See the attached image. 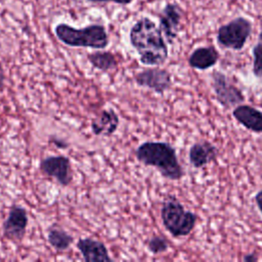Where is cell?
I'll list each match as a JSON object with an SVG mask.
<instances>
[{
  "label": "cell",
  "instance_id": "obj_5",
  "mask_svg": "<svg viewBox=\"0 0 262 262\" xmlns=\"http://www.w3.org/2000/svg\"><path fill=\"white\" fill-rule=\"evenodd\" d=\"M253 25L250 19L237 16L225 25L219 27L217 31V42L220 47L242 50L252 34Z\"/></svg>",
  "mask_w": 262,
  "mask_h": 262
},
{
  "label": "cell",
  "instance_id": "obj_2",
  "mask_svg": "<svg viewBox=\"0 0 262 262\" xmlns=\"http://www.w3.org/2000/svg\"><path fill=\"white\" fill-rule=\"evenodd\" d=\"M134 154L138 162L155 167L166 179L179 180L184 175L176 149L168 142L144 141L136 147Z\"/></svg>",
  "mask_w": 262,
  "mask_h": 262
},
{
  "label": "cell",
  "instance_id": "obj_21",
  "mask_svg": "<svg viewBox=\"0 0 262 262\" xmlns=\"http://www.w3.org/2000/svg\"><path fill=\"white\" fill-rule=\"evenodd\" d=\"M242 260H243L244 262H256V261L259 260V257H258V254H257V253L253 252V253L246 254V255L242 258Z\"/></svg>",
  "mask_w": 262,
  "mask_h": 262
},
{
  "label": "cell",
  "instance_id": "obj_23",
  "mask_svg": "<svg viewBox=\"0 0 262 262\" xmlns=\"http://www.w3.org/2000/svg\"><path fill=\"white\" fill-rule=\"evenodd\" d=\"M255 202H256V205L260 211V213L262 214V189L259 190L256 194H255Z\"/></svg>",
  "mask_w": 262,
  "mask_h": 262
},
{
  "label": "cell",
  "instance_id": "obj_25",
  "mask_svg": "<svg viewBox=\"0 0 262 262\" xmlns=\"http://www.w3.org/2000/svg\"><path fill=\"white\" fill-rule=\"evenodd\" d=\"M2 1H3V0H0V2H2Z\"/></svg>",
  "mask_w": 262,
  "mask_h": 262
},
{
  "label": "cell",
  "instance_id": "obj_3",
  "mask_svg": "<svg viewBox=\"0 0 262 262\" xmlns=\"http://www.w3.org/2000/svg\"><path fill=\"white\" fill-rule=\"evenodd\" d=\"M54 34L61 43L70 47L104 49L110 43L106 29L101 24H91L77 29L59 23L54 27Z\"/></svg>",
  "mask_w": 262,
  "mask_h": 262
},
{
  "label": "cell",
  "instance_id": "obj_7",
  "mask_svg": "<svg viewBox=\"0 0 262 262\" xmlns=\"http://www.w3.org/2000/svg\"><path fill=\"white\" fill-rule=\"evenodd\" d=\"M40 171L54 178L61 186H68L73 180L71 160L66 156H49L40 161Z\"/></svg>",
  "mask_w": 262,
  "mask_h": 262
},
{
  "label": "cell",
  "instance_id": "obj_15",
  "mask_svg": "<svg viewBox=\"0 0 262 262\" xmlns=\"http://www.w3.org/2000/svg\"><path fill=\"white\" fill-rule=\"evenodd\" d=\"M119 117L113 110H103L91 122V131L94 135L108 137L113 135L119 127Z\"/></svg>",
  "mask_w": 262,
  "mask_h": 262
},
{
  "label": "cell",
  "instance_id": "obj_18",
  "mask_svg": "<svg viewBox=\"0 0 262 262\" xmlns=\"http://www.w3.org/2000/svg\"><path fill=\"white\" fill-rule=\"evenodd\" d=\"M253 74L256 78H262V30L258 35L256 45L253 47Z\"/></svg>",
  "mask_w": 262,
  "mask_h": 262
},
{
  "label": "cell",
  "instance_id": "obj_20",
  "mask_svg": "<svg viewBox=\"0 0 262 262\" xmlns=\"http://www.w3.org/2000/svg\"><path fill=\"white\" fill-rule=\"evenodd\" d=\"M89 3H116L120 5H129L134 0H85Z\"/></svg>",
  "mask_w": 262,
  "mask_h": 262
},
{
  "label": "cell",
  "instance_id": "obj_19",
  "mask_svg": "<svg viewBox=\"0 0 262 262\" xmlns=\"http://www.w3.org/2000/svg\"><path fill=\"white\" fill-rule=\"evenodd\" d=\"M147 250L155 255L162 254L168 251L170 244L168 239L163 235H154L147 242Z\"/></svg>",
  "mask_w": 262,
  "mask_h": 262
},
{
  "label": "cell",
  "instance_id": "obj_9",
  "mask_svg": "<svg viewBox=\"0 0 262 262\" xmlns=\"http://www.w3.org/2000/svg\"><path fill=\"white\" fill-rule=\"evenodd\" d=\"M136 85L148 88L158 94H163L172 86V75L161 68H150L137 73L134 76Z\"/></svg>",
  "mask_w": 262,
  "mask_h": 262
},
{
  "label": "cell",
  "instance_id": "obj_6",
  "mask_svg": "<svg viewBox=\"0 0 262 262\" xmlns=\"http://www.w3.org/2000/svg\"><path fill=\"white\" fill-rule=\"evenodd\" d=\"M211 85L217 101L224 108L236 106L245 101V95L243 91L237 86H235L224 73L220 71H214L212 73Z\"/></svg>",
  "mask_w": 262,
  "mask_h": 262
},
{
  "label": "cell",
  "instance_id": "obj_14",
  "mask_svg": "<svg viewBox=\"0 0 262 262\" xmlns=\"http://www.w3.org/2000/svg\"><path fill=\"white\" fill-rule=\"evenodd\" d=\"M219 60V52L213 45L195 48L188 56L187 62L190 68L196 70H208L213 68Z\"/></svg>",
  "mask_w": 262,
  "mask_h": 262
},
{
  "label": "cell",
  "instance_id": "obj_12",
  "mask_svg": "<svg viewBox=\"0 0 262 262\" xmlns=\"http://www.w3.org/2000/svg\"><path fill=\"white\" fill-rule=\"evenodd\" d=\"M76 247L81 253L83 259L87 262H102V261H113L108 255V250L105 245L97 239L86 237L79 238Z\"/></svg>",
  "mask_w": 262,
  "mask_h": 262
},
{
  "label": "cell",
  "instance_id": "obj_17",
  "mask_svg": "<svg viewBox=\"0 0 262 262\" xmlns=\"http://www.w3.org/2000/svg\"><path fill=\"white\" fill-rule=\"evenodd\" d=\"M47 241L53 249L58 252H63L67 251L74 243V237L62 228L51 226L47 231Z\"/></svg>",
  "mask_w": 262,
  "mask_h": 262
},
{
  "label": "cell",
  "instance_id": "obj_13",
  "mask_svg": "<svg viewBox=\"0 0 262 262\" xmlns=\"http://www.w3.org/2000/svg\"><path fill=\"white\" fill-rule=\"evenodd\" d=\"M233 118L246 129L262 133V112L249 104H238L232 111Z\"/></svg>",
  "mask_w": 262,
  "mask_h": 262
},
{
  "label": "cell",
  "instance_id": "obj_8",
  "mask_svg": "<svg viewBox=\"0 0 262 262\" xmlns=\"http://www.w3.org/2000/svg\"><path fill=\"white\" fill-rule=\"evenodd\" d=\"M182 16L183 10L176 2H168L159 14V27L169 44H173L178 37Z\"/></svg>",
  "mask_w": 262,
  "mask_h": 262
},
{
  "label": "cell",
  "instance_id": "obj_4",
  "mask_svg": "<svg viewBox=\"0 0 262 262\" xmlns=\"http://www.w3.org/2000/svg\"><path fill=\"white\" fill-rule=\"evenodd\" d=\"M161 219L166 230L173 237L188 235L195 227L198 216L185 210L175 195H168L161 207Z\"/></svg>",
  "mask_w": 262,
  "mask_h": 262
},
{
  "label": "cell",
  "instance_id": "obj_11",
  "mask_svg": "<svg viewBox=\"0 0 262 262\" xmlns=\"http://www.w3.org/2000/svg\"><path fill=\"white\" fill-rule=\"evenodd\" d=\"M218 157L217 147L208 140L194 142L188 150V160L193 168L201 169L215 162Z\"/></svg>",
  "mask_w": 262,
  "mask_h": 262
},
{
  "label": "cell",
  "instance_id": "obj_16",
  "mask_svg": "<svg viewBox=\"0 0 262 262\" xmlns=\"http://www.w3.org/2000/svg\"><path fill=\"white\" fill-rule=\"evenodd\" d=\"M87 59L91 66L103 73L115 70L118 67L116 55L111 51L98 50L87 54Z\"/></svg>",
  "mask_w": 262,
  "mask_h": 262
},
{
  "label": "cell",
  "instance_id": "obj_10",
  "mask_svg": "<svg viewBox=\"0 0 262 262\" xmlns=\"http://www.w3.org/2000/svg\"><path fill=\"white\" fill-rule=\"evenodd\" d=\"M28 224L29 217L27 210L21 206L13 205L2 224L3 236L9 241L19 242L27 232Z\"/></svg>",
  "mask_w": 262,
  "mask_h": 262
},
{
  "label": "cell",
  "instance_id": "obj_1",
  "mask_svg": "<svg viewBox=\"0 0 262 262\" xmlns=\"http://www.w3.org/2000/svg\"><path fill=\"white\" fill-rule=\"evenodd\" d=\"M129 41L139 55V60L145 66H161L168 58V45L165 37L156 23L142 16L130 29Z\"/></svg>",
  "mask_w": 262,
  "mask_h": 262
},
{
  "label": "cell",
  "instance_id": "obj_22",
  "mask_svg": "<svg viewBox=\"0 0 262 262\" xmlns=\"http://www.w3.org/2000/svg\"><path fill=\"white\" fill-rule=\"evenodd\" d=\"M50 142H52L53 144H55L58 148H67L68 147V142H66L64 140H61V139H57V138H55V137H53V138H51L50 140H49Z\"/></svg>",
  "mask_w": 262,
  "mask_h": 262
},
{
  "label": "cell",
  "instance_id": "obj_24",
  "mask_svg": "<svg viewBox=\"0 0 262 262\" xmlns=\"http://www.w3.org/2000/svg\"><path fill=\"white\" fill-rule=\"evenodd\" d=\"M4 87H5V74H4L3 67L0 62V93L3 92Z\"/></svg>",
  "mask_w": 262,
  "mask_h": 262
}]
</instances>
